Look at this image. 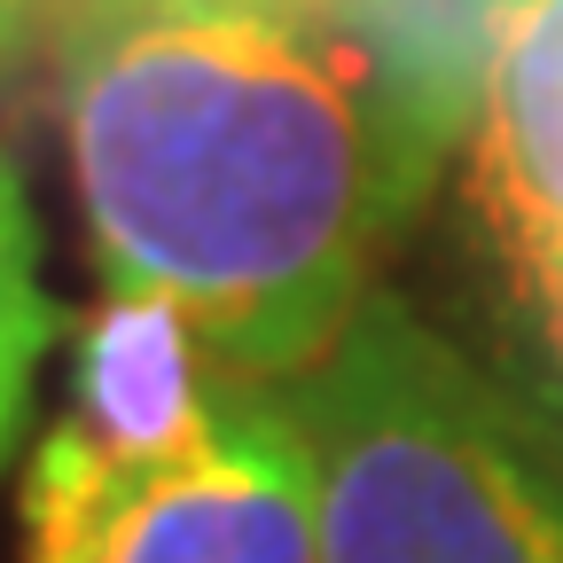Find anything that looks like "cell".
Wrapping results in <instances>:
<instances>
[{"instance_id": "6da1fadb", "label": "cell", "mask_w": 563, "mask_h": 563, "mask_svg": "<svg viewBox=\"0 0 563 563\" xmlns=\"http://www.w3.org/2000/svg\"><path fill=\"white\" fill-rule=\"evenodd\" d=\"M55 87L110 290L165 298L235 376L313 368L407 228L321 0H55Z\"/></svg>"}, {"instance_id": "5b68a950", "label": "cell", "mask_w": 563, "mask_h": 563, "mask_svg": "<svg viewBox=\"0 0 563 563\" xmlns=\"http://www.w3.org/2000/svg\"><path fill=\"white\" fill-rule=\"evenodd\" d=\"M462 180L501 274L563 266V0H509L493 24Z\"/></svg>"}, {"instance_id": "52a82bcc", "label": "cell", "mask_w": 563, "mask_h": 563, "mask_svg": "<svg viewBox=\"0 0 563 563\" xmlns=\"http://www.w3.org/2000/svg\"><path fill=\"white\" fill-rule=\"evenodd\" d=\"M501 282H509V384L563 446V266Z\"/></svg>"}, {"instance_id": "8992f818", "label": "cell", "mask_w": 563, "mask_h": 563, "mask_svg": "<svg viewBox=\"0 0 563 563\" xmlns=\"http://www.w3.org/2000/svg\"><path fill=\"white\" fill-rule=\"evenodd\" d=\"M47 344H55V298L40 282V220H32L16 165L0 157V462L24 439Z\"/></svg>"}, {"instance_id": "277c9868", "label": "cell", "mask_w": 563, "mask_h": 563, "mask_svg": "<svg viewBox=\"0 0 563 563\" xmlns=\"http://www.w3.org/2000/svg\"><path fill=\"white\" fill-rule=\"evenodd\" d=\"M70 563H321L313 477L282 384L243 376L211 439L125 485Z\"/></svg>"}, {"instance_id": "3957f363", "label": "cell", "mask_w": 563, "mask_h": 563, "mask_svg": "<svg viewBox=\"0 0 563 563\" xmlns=\"http://www.w3.org/2000/svg\"><path fill=\"white\" fill-rule=\"evenodd\" d=\"M235 384L165 298L102 290L70 344V399L24 470V563H70L125 485L211 439Z\"/></svg>"}, {"instance_id": "ba28073f", "label": "cell", "mask_w": 563, "mask_h": 563, "mask_svg": "<svg viewBox=\"0 0 563 563\" xmlns=\"http://www.w3.org/2000/svg\"><path fill=\"white\" fill-rule=\"evenodd\" d=\"M40 24H55V0H0V63H16Z\"/></svg>"}, {"instance_id": "7a4b0ae2", "label": "cell", "mask_w": 563, "mask_h": 563, "mask_svg": "<svg viewBox=\"0 0 563 563\" xmlns=\"http://www.w3.org/2000/svg\"><path fill=\"white\" fill-rule=\"evenodd\" d=\"M282 399L321 563H563L555 431L391 290H368Z\"/></svg>"}]
</instances>
